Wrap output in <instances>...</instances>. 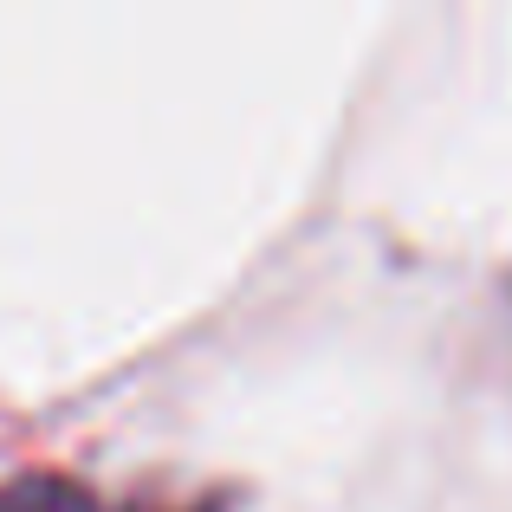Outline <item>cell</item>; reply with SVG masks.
Listing matches in <instances>:
<instances>
[{
	"label": "cell",
	"mask_w": 512,
	"mask_h": 512,
	"mask_svg": "<svg viewBox=\"0 0 512 512\" xmlns=\"http://www.w3.org/2000/svg\"><path fill=\"white\" fill-rule=\"evenodd\" d=\"M0 512H137V506H104L98 493L59 474H20L0 487Z\"/></svg>",
	"instance_id": "obj_1"
}]
</instances>
